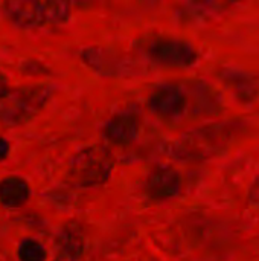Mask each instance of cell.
I'll use <instances>...</instances> for the list:
<instances>
[{
    "instance_id": "ba28073f",
    "label": "cell",
    "mask_w": 259,
    "mask_h": 261,
    "mask_svg": "<svg viewBox=\"0 0 259 261\" xmlns=\"http://www.w3.org/2000/svg\"><path fill=\"white\" fill-rule=\"evenodd\" d=\"M3 12L18 26L32 28L46 20L43 5L37 2H9L3 5Z\"/></svg>"
},
{
    "instance_id": "52a82bcc",
    "label": "cell",
    "mask_w": 259,
    "mask_h": 261,
    "mask_svg": "<svg viewBox=\"0 0 259 261\" xmlns=\"http://www.w3.org/2000/svg\"><path fill=\"white\" fill-rule=\"evenodd\" d=\"M31 112L26 95L8 90L3 78H0V119L8 124H15L27 118Z\"/></svg>"
},
{
    "instance_id": "7a4b0ae2",
    "label": "cell",
    "mask_w": 259,
    "mask_h": 261,
    "mask_svg": "<svg viewBox=\"0 0 259 261\" xmlns=\"http://www.w3.org/2000/svg\"><path fill=\"white\" fill-rule=\"evenodd\" d=\"M226 130L221 127H200L189 130L177 144V151L183 158H206L217 153L224 145Z\"/></svg>"
},
{
    "instance_id": "8fae6325",
    "label": "cell",
    "mask_w": 259,
    "mask_h": 261,
    "mask_svg": "<svg viewBox=\"0 0 259 261\" xmlns=\"http://www.w3.org/2000/svg\"><path fill=\"white\" fill-rule=\"evenodd\" d=\"M41 5L46 20L61 21L66 20L70 14V5L64 2H43Z\"/></svg>"
},
{
    "instance_id": "3957f363",
    "label": "cell",
    "mask_w": 259,
    "mask_h": 261,
    "mask_svg": "<svg viewBox=\"0 0 259 261\" xmlns=\"http://www.w3.org/2000/svg\"><path fill=\"white\" fill-rule=\"evenodd\" d=\"M186 93L174 84H159L150 95V106L153 112L165 119H180L186 110Z\"/></svg>"
},
{
    "instance_id": "8992f818",
    "label": "cell",
    "mask_w": 259,
    "mask_h": 261,
    "mask_svg": "<svg viewBox=\"0 0 259 261\" xmlns=\"http://www.w3.org/2000/svg\"><path fill=\"white\" fill-rule=\"evenodd\" d=\"M150 52L156 60L169 64H188L195 57L192 46L176 38L154 40L151 43Z\"/></svg>"
},
{
    "instance_id": "30bf717a",
    "label": "cell",
    "mask_w": 259,
    "mask_h": 261,
    "mask_svg": "<svg viewBox=\"0 0 259 261\" xmlns=\"http://www.w3.org/2000/svg\"><path fill=\"white\" fill-rule=\"evenodd\" d=\"M18 257L20 261H46V248L34 240V239H23L18 243Z\"/></svg>"
},
{
    "instance_id": "5b68a950",
    "label": "cell",
    "mask_w": 259,
    "mask_h": 261,
    "mask_svg": "<svg viewBox=\"0 0 259 261\" xmlns=\"http://www.w3.org/2000/svg\"><path fill=\"white\" fill-rule=\"evenodd\" d=\"M147 190L156 200H169L180 193V176L174 168L157 167L147 177Z\"/></svg>"
},
{
    "instance_id": "9c48e42d",
    "label": "cell",
    "mask_w": 259,
    "mask_h": 261,
    "mask_svg": "<svg viewBox=\"0 0 259 261\" xmlns=\"http://www.w3.org/2000/svg\"><path fill=\"white\" fill-rule=\"evenodd\" d=\"M29 185L17 176H8L0 180V203L5 208H18L29 199Z\"/></svg>"
},
{
    "instance_id": "277c9868",
    "label": "cell",
    "mask_w": 259,
    "mask_h": 261,
    "mask_svg": "<svg viewBox=\"0 0 259 261\" xmlns=\"http://www.w3.org/2000/svg\"><path fill=\"white\" fill-rule=\"evenodd\" d=\"M140 128V116L136 110H119L107 119L104 135L116 144L131 142Z\"/></svg>"
},
{
    "instance_id": "6da1fadb",
    "label": "cell",
    "mask_w": 259,
    "mask_h": 261,
    "mask_svg": "<svg viewBox=\"0 0 259 261\" xmlns=\"http://www.w3.org/2000/svg\"><path fill=\"white\" fill-rule=\"evenodd\" d=\"M113 171V158L98 145L78 150L69 162V177L79 187H96L108 180Z\"/></svg>"
},
{
    "instance_id": "7c38bea8",
    "label": "cell",
    "mask_w": 259,
    "mask_h": 261,
    "mask_svg": "<svg viewBox=\"0 0 259 261\" xmlns=\"http://www.w3.org/2000/svg\"><path fill=\"white\" fill-rule=\"evenodd\" d=\"M8 151H9V144L6 139L0 138V162L8 156Z\"/></svg>"
}]
</instances>
